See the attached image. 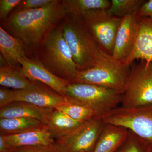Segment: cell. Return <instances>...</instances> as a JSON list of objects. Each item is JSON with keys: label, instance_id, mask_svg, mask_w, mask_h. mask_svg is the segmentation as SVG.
<instances>
[{"label": "cell", "instance_id": "23", "mask_svg": "<svg viewBox=\"0 0 152 152\" xmlns=\"http://www.w3.org/2000/svg\"><path fill=\"white\" fill-rule=\"evenodd\" d=\"M145 1L144 0H112L107 11L111 15L122 18L138 12Z\"/></svg>", "mask_w": 152, "mask_h": 152}, {"label": "cell", "instance_id": "13", "mask_svg": "<svg viewBox=\"0 0 152 152\" xmlns=\"http://www.w3.org/2000/svg\"><path fill=\"white\" fill-rule=\"evenodd\" d=\"M14 92L15 102H26L45 108L56 109L68 102L65 97L42 87Z\"/></svg>", "mask_w": 152, "mask_h": 152}, {"label": "cell", "instance_id": "12", "mask_svg": "<svg viewBox=\"0 0 152 152\" xmlns=\"http://www.w3.org/2000/svg\"><path fill=\"white\" fill-rule=\"evenodd\" d=\"M139 59L152 62V19L150 18H139L134 46L125 63L129 66Z\"/></svg>", "mask_w": 152, "mask_h": 152}, {"label": "cell", "instance_id": "6", "mask_svg": "<svg viewBox=\"0 0 152 152\" xmlns=\"http://www.w3.org/2000/svg\"><path fill=\"white\" fill-rule=\"evenodd\" d=\"M152 104V62L141 60L130 69L121 107H139Z\"/></svg>", "mask_w": 152, "mask_h": 152}, {"label": "cell", "instance_id": "1", "mask_svg": "<svg viewBox=\"0 0 152 152\" xmlns=\"http://www.w3.org/2000/svg\"><path fill=\"white\" fill-rule=\"evenodd\" d=\"M65 12L64 7L55 0L47 7L23 10L16 13L9 20V27L14 34L25 44L35 45Z\"/></svg>", "mask_w": 152, "mask_h": 152}, {"label": "cell", "instance_id": "3", "mask_svg": "<svg viewBox=\"0 0 152 152\" xmlns=\"http://www.w3.org/2000/svg\"><path fill=\"white\" fill-rule=\"evenodd\" d=\"M63 36L79 71L92 67L101 49L80 18L74 17L63 27Z\"/></svg>", "mask_w": 152, "mask_h": 152}, {"label": "cell", "instance_id": "18", "mask_svg": "<svg viewBox=\"0 0 152 152\" xmlns=\"http://www.w3.org/2000/svg\"><path fill=\"white\" fill-rule=\"evenodd\" d=\"M84 123L73 119L63 112L54 109L50 115L47 126L52 137L56 140L70 134Z\"/></svg>", "mask_w": 152, "mask_h": 152}, {"label": "cell", "instance_id": "16", "mask_svg": "<svg viewBox=\"0 0 152 152\" xmlns=\"http://www.w3.org/2000/svg\"><path fill=\"white\" fill-rule=\"evenodd\" d=\"M129 130L105 124L92 152H115L126 140Z\"/></svg>", "mask_w": 152, "mask_h": 152}, {"label": "cell", "instance_id": "26", "mask_svg": "<svg viewBox=\"0 0 152 152\" xmlns=\"http://www.w3.org/2000/svg\"><path fill=\"white\" fill-rule=\"evenodd\" d=\"M15 102L14 90H10L5 87L0 88V108L3 107Z\"/></svg>", "mask_w": 152, "mask_h": 152}, {"label": "cell", "instance_id": "7", "mask_svg": "<svg viewBox=\"0 0 152 152\" xmlns=\"http://www.w3.org/2000/svg\"><path fill=\"white\" fill-rule=\"evenodd\" d=\"M43 46L44 56L48 64L66 80L72 82L79 70L65 40L62 30L50 32L45 38Z\"/></svg>", "mask_w": 152, "mask_h": 152}, {"label": "cell", "instance_id": "29", "mask_svg": "<svg viewBox=\"0 0 152 152\" xmlns=\"http://www.w3.org/2000/svg\"><path fill=\"white\" fill-rule=\"evenodd\" d=\"M139 18L152 19V0L145 1L137 12Z\"/></svg>", "mask_w": 152, "mask_h": 152}, {"label": "cell", "instance_id": "11", "mask_svg": "<svg viewBox=\"0 0 152 152\" xmlns=\"http://www.w3.org/2000/svg\"><path fill=\"white\" fill-rule=\"evenodd\" d=\"M20 63L22 66L21 71L28 79L45 84L65 97L66 88L70 82L53 73L37 60L30 59L26 56L20 61Z\"/></svg>", "mask_w": 152, "mask_h": 152}, {"label": "cell", "instance_id": "10", "mask_svg": "<svg viewBox=\"0 0 152 152\" xmlns=\"http://www.w3.org/2000/svg\"><path fill=\"white\" fill-rule=\"evenodd\" d=\"M137 12L122 18L116 35L113 54L117 59L125 62L134 48L138 30Z\"/></svg>", "mask_w": 152, "mask_h": 152}, {"label": "cell", "instance_id": "21", "mask_svg": "<svg viewBox=\"0 0 152 152\" xmlns=\"http://www.w3.org/2000/svg\"><path fill=\"white\" fill-rule=\"evenodd\" d=\"M111 5L109 0H72L66 1L67 10L74 17L80 18L91 11L107 10Z\"/></svg>", "mask_w": 152, "mask_h": 152}, {"label": "cell", "instance_id": "17", "mask_svg": "<svg viewBox=\"0 0 152 152\" xmlns=\"http://www.w3.org/2000/svg\"><path fill=\"white\" fill-rule=\"evenodd\" d=\"M0 51L5 62L15 68L20 65V61L26 57L21 42L0 27Z\"/></svg>", "mask_w": 152, "mask_h": 152}, {"label": "cell", "instance_id": "28", "mask_svg": "<svg viewBox=\"0 0 152 152\" xmlns=\"http://www.w3.org/2000/svg\"><path fill=\"white\" fill-rule=\"evenodd\" d=\"M55 0H26L23 1V10L41 8L50 5Z\"/></svg>", "mask_w": 152, "mask_h": 152}, {"label": "cell", "instance_id": "24", "mask_svg": "<svg viewBox=\"0 0 152 152\" xmlns=\"http://www.w3.org/2000/svg\"><path fill=\"white\" fill-rule=\"evenodd\" d=\"M125 141L115 152H145V149L150 146L134 133L129 130Z\"/></svg>", "mask_w": 152, "mask_h": 152}, {"label": "cell", "instance_id": "19", "mask_svg": "<svg viewBox=\"0 0 152 152\" xmlns=\"http://www.w3.org/2000/svg\"><path fill=\"white\" fill-rule=\"evenodd\" d=\"M0 85L16 91L33 89L41 87L37 82L32 81L28 79L21 70L19 71L7 66L0 68Z\"/></svg>", "mask_w": 152, "mask_h": 152}, {"label": "cell", "instance_id": "4", "mask_svg": "<svg viewBox=\"0 0 152 152\" xmlns=\"http://www.w3.org/2000/svg\"><path fill=\"white\" fill-rule=\"evenodd\" d=\"M123 94L107 88L81 83H71L66 88L68 102L80 104L91 109L102 117L121 104Z\"/></svg>", "mask_w": 152, "mask_h": 152}, {"label": "cell", "instance_id": "15", "mask_svg": "<svg viewBox=\"0 0 152 152\" xmlns=\"http://www.w3.org/2000/svg\"><path fill=\"white\" fill-rule=\"evenodd\" d=\"M3 136L8 145L12 149L45 145L53 143L56 141L51 135L47 125L21 134Z\"/></svg>", "mask_w": 152, "mask_h": 152}, {"label": "cell", "instance_id": "25", "mask_svg": "<svg viewBox=\"0 0 152 152\" xmlns=\"http://www.w3.org/2000/svg\"><path fill=\"white\" fill-rule=\"evenodd\" d=\"M12 152H67L61 145L55 141L45 145L20 147L12 149Z\"/></svg>", "mask_w": 152, "mask_h": 152}, {"label": "cell", "instance_id": "22", "mask_svg": "<svg viewBox=\"0 0 152 152\" xmlns=\"http://www.w3.org/2000/svg\"><path fill=\"white\" fill-rule=\"evenodd\" d=\"M56 110L63 112L73 119L84 123L96 117H99L93 110L86 106L68 102Z\"/></svg>", "mask_w": 152, "mask_h": 152}, {"label": "cell", "instance_id": "20", "mask_svg": "<svg viewBox=\"0 0 152 152\" xmlns=\"http://www.w3.org/2000/svg\"><path fill=\"white\" fill-rule=\"evenodd\" d=\"M40 121L29 118L0 119V134L11 135L26 132L45 126Z\"/></svg>", "mask_w": 152, "mask_h": 152}, {"label": "cell", "instance_id": "9", "mask_svg": "<svg viewBox=\"0 0 152 152\" xmlns=\"http://www.w3.org/2000/svg\"><path fill=\"white\" fill-rule=\"evenodd\" d=\"M104 124L101 117H96L56 141L67 152H92Z\"/></svg>", "mask_w": 152, "mask_h": 152}, {"label": "cell", "instance_id": "27", "mask_svg": "<svg viewBox=\"0 0 152 152\" xmlns=\"http://www.w3.org/2000/svg\"><path fill=\"white\" fill-rule=\"evenodd\" d=\"M23 1L20 0H1L0 1V17L5 18L12 10Z\"/></svg>", "mask_w": 152, "mask_h": 152}, {"label": "cell", "instance_id": "2", "mask_svg": "<svg viewBox=\"0 0 152 152\" xmlns=\"http://www.w3.org/2000/svg\"><path fill=\"white\" fill-rule=\"evenodd\" d=\"M129 66L101 50L92 67L79 71L71 83L96 85L123 93L129 77Z\"/></svg>", "mask_w": 152, "mask_h": 152}, {"label": "cell", "instance_id": "30", "mask_svg": "<svg viewBox=\"0 0 152 152\" xmlns=\"http://www.w3.org/2000/svg\"><path fill=\"white\" fill-rule=\"evenodd\" d=\"M0 152H12V149L8 145L4 136L0 134Z\"/></svg>", "mask_w": 152, "mask_h": 152}, {"label": "cell", "instance_id": "14", "mask_svg": "<svg viewBox=\"0 0 152 152\" xmlns=\"http://www.w3.org/2000/svg\"><path fill=\"white\" fill-rule=\"evenodd\" d=\"M54 109L40 107L24 102H14L0 108V119L29 118L48 124L49 118Z\"/></svg>", "mask_w": 152, "mask_h": 152}, {"label": "cell", "instance_id": "5", "mask_svg": "<svg viewBox=\"0 0 152 152\" xmlns=\"http://www.w3.org/2000/svg\"><path fill=\"white\" fill-rule=\"evenodd\" d=\"M102 118L105 124L126 128L152 147V104L132 108L118 107Z\"/></svg>", "mask_w": 152, "mask_h": 152}, {"label": "cell", "instance_id": "8", "mask_svg": "<svg viewBox=\"0 0 152 152\" xmlns=\"http://www.w3.org/2000/svg\"><path fill=\"white\" fill-rule=\"evenodd\" d=\"M79 18L84 22L101 50L113 55L116 35L121 18L111 15L106 10L91 11Z\"/></svg>", "mask_w": 152, "mask_h": 152}]
</instances>
